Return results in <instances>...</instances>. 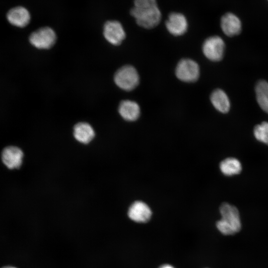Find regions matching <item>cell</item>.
Segmentation results:
<instances>
[{"label":"cell","instance_id":"6da1fadb","mask_svg":"<svg viewBox=\"0 0 268 268\" xmlns=\"http://www.w3.org/2000/svg\"><path fill=\"white\" fill-rule=\"evenodd\" d=\"M130 13L139 26L146 29L156 27L161 19L156 0H134Z\"/></svg>","mask_w":268,"mask_h":268},{"label":"cell","instance_id":"7c38bea8","mask_svg":"<svg viewBox=\"0 0 268 268\" xmlns=\"http://www.w3.org/2000/svg\"><path fill=\"white\" fill-rule=\"evenodd\" d=\"M6 18L8 21L12 25L22 28L29 24L30 20V14L25 7L16 6L8 11Z\"/></svg>","mask_w":268,"mask_h":268},{"label":"cell","instance_id":"d6986e66","mask_svg":"<svg viewBox=\"0 0 268 268\" xmlns=\"http://www.w3.org/2000/svg\"><path fill=\"white\" fill-rule=\"evenodd\" d=\"M159 268H174L173 266L169 264H165L161 266Z\"/></svg>","mask_w":268,"mask_h":268},{"label":"cell","instance_id":"7a4b0ae2","mask_svg":"<svg viewBox=\"0 0 268 268\" xmlns=\"http://www.w3.org/2000/svg\"><path fill=\"white\" fill-rule=\"evenodd\" d=\"M222 218L216 222L218 230L223 235H233L241 228V222L238 209L228 203L224 202L220 206Z\"/></svg>","mask_w":268,"mask_h":268},{"label":"cell","instance_id":"e0dca14e","mask_svg":"<svg viewBox=\"0 0 268 268\" xmlns=\"http://www.w3.org/2000/svg\"><path fill=\"white\" fill-rule=\"evenodd\" d=\"M219 167L221 172L226 176L239 174L242 170L240 162L234 157L224 159L220 162Z\"/></svg>","mask_w":268,"mask_h":268},{"label":"cell","instance_id":"2e32d148","mask_svg":"<svg viewBox=\"0 0 268 268\" xmlns=\"http://www.w3.org/2000/svg\"><path fill=\"white\" fill-rule=\"evenodd\" d=\"M255 92L259 106L268 114V83L264 80L259 81L256 85Z\"/></svg>","mask_w":268,"mask_h":268},{"label":"cell","instance_id":"3957f363","mask_svg":"<svg viewBox=\"0 0 268 268\" xmlns=\"http://www.w3.org/2000/svg\"><path fill=\"white\" fill-rule=\"evenodd\" d=\"M114 81L120 88L126 91H131L138 85L139 77L134 67L127 65L121 67L116 71L114 75Z\"/></svg>","mask_w":268,"mask_h":268},{"label":"cell","instance_id":"30bf717a","mask_svg":"<svg viewBox=\"0 0 268 268\" xmlns=\"http://www.w3.org/2000/svg\"><path fill=\"white\" fill-rule=\"evenodd\" d=\"M129 217L138 223H145L149 220L152 211L149 206L142 201H135L130 207L128 210Z\"/></svg>","mask_w":268,"mask_h":268},{"label":"cell","instance_id":"5bb4252c","mask_svg":"<svg viewBox=\"0 0 268 268\" xmlns=\"http://www.w3.org/2000/svg\"><path fill=\"white\" fill-rule=\"evenodd\" d=\"M210 101L214 108L223 113H227L230 107L229 99L225 92L220 89H216L211 93Z\"/></svg>","mask_w":268,"mask_h":268},{"label":"cell","instance_id":"ba28073f","mask_svg":"<svg viewBox=\"0 0 268 268\" xmlns=\"http://www.w3.org/2000/svg\"><path fill=\"white\" fill-rule=\"evenodd\" d=\"M165 25L168 31L171 34L179 36L186 32L188 23L186 16L183 13L172 12L169 14Z\"/></svg>","mask_w":268,"mask_h":268},{"label":"cell","instance_id":"5b68a950","mask_svg":"<svg viewBox=\"0 0 268 268\" xmlns=\"http://www.w3.org/2000/svg\"><path fill=\"white\" fill-rule=\"evenodd\" d=\"M56 38V33L52 28L44 27L32 33L29 41L36 48L48 49L54 45Z\"/></svg>","mask_w":268,"mask_h":268},{"label":"cell","instance_id":"52a82bcc","mask_svg":"<svg viewBox=\"0 0 268 268\" xmlns=\"http://www.w3.org/2000/svg\"><path fill=\"white\" fill-rule=\"evenodd\" d=\"M220 27L227 36L232 37L239 34L242 30V22L239 17L233 12H227L220 18Z\"/></svg>","mask_w":268,"mask_h":268},{"label":"cell","instance_id":"277c9868","mask_svg":"<svg viewBox=\"0 0 268 268\" xmlns=\"http://www.w3.org/2000/svg\"><path fill=\"white\" fill-rule=\"evenodd\" d=\"M175 74L180 80L186 82L197 81L200 76V67L198 64L190 59H183L178 63Z\"/></svg>","mask_w":268,"mask_h":268},{"label":"cell","instance_id":"8fae6325","mask_svg":"<svg viewBox=\"0 0 268 268\" xmlns=\"http://www.w3.org/2000/svg\"><path fill=\"white\" fill-rule=\"evenodd\" d=\"M23 156L22 150L16 146H8L2 152L3 163L9 169L18 168L21 165Z\"/></svg>","mask_w":268,"mask_h":268},{"label":"cell","instance_id":"9a60e30c","mask_svg":"<svg viewBox=\"0 0 268 268\" xmlns=\"http://www.w3.org/2000/svg\"><path fill=\"white\" fill-rule=\"evenodd\" d=\"M73 134L77 140L83 143H87L93 138L94 131L89 124L81 122L74 126Z\"/></svg>","mask_w":268,"mask_h":268},{"label":"cell","instance_id":"8992f818","mask_svg":"<svg viewBox=\"0 0 268 268\" xmlns=\"http://www.w3.org/2000/svg\"><path fill=\"white\" fill-rule=\"evenodd\" d=\"M225 43L218 36H212L207 38L202 45L204 55L209 60L214 62L220 61L224 55Z\"/></svg>","mask_w":268,"mask_h":268},{"label":"cell","instance_id":"44dd1931","mask_svg":"<svg viewBox=\"0 0 268 268\" xmlns=\"http://www.w3.org/2000/svg\"><path fill=\"white\" fill-rule=\"evenodd\" d=\"M267 0V1L268 2V0Z\"/></svg>","mask_w":268,"mask_h":268},{"label":"cell","instance_id":"ffe728a7","mask_svg":"<svg viewBox=\"0 0 268 268\" xmlns=\"http://www.w3.org/2000/svg\"><path fill=\"white\" fill-rule=\"evenodd\" d=\"M1 268H17L12 267V266H5V267H2Z\"/></svg>","mask_w":268,"mask_h":268},{"label":"cell","instance_id":"9c48e42d","mask_svg":"<svg viewBox=\"0 0 268 268\" xmlns=\"http://www.w3.org/2000/svg\"><path fill=\"white\" fill-rule=\"evenodd\" d=\"M103 35L111 44L120 45L126 37V33L121 23L116 20L107 21L104 26Z\"/></svg>","mask_w":268,"mask_h":268},{"label":"cell","instance_id":"ac0fdd59","mask_svg":"<svg viewBox=\"0 0 268 268\" xmlns=\"http://www.w3.org/2000/svg\"><path fill=\"white\" fill-rule=\"evenodd\" d=\"M254 134L258 140L268 145V122H263L256 125L254 129Z\"/></svg>","mask_w":268,"mask_h":268},{"label":"cell","instance_id":"4fadbf2b","mask_svg":"<svg viewBox=\"0 0 268 268\" xmlns=\"http://www.w3.org/2000/svg\"><path fill=\"white\" fill-rule=\"evenodd\" d=\"M118 111L122 117L128 121L136 120L140 114L138 104L131 100H124L119 104Z\"/></svg>","mask_w":268,"mask_h":268}]
</instances>
